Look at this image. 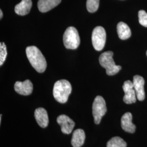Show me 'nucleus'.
Wrapping results in <instances>:
<instances>
[{
  "label": "nucleus",
  "instance_id": "1",
  "mask_svg": "<svg viewBox=\"0 0 147 147\" xmlns=\"http://www.w3.org/2000/svg\"><path fill=\"white\" fill-rule=\"evenodd\" d=\"M27 57L33 68L39 73L46 70L47 63L46 59L38 47L35 46L28 47L26 49Z\"/></svg>",
  "mask_w": 147,
  "mask_h": 147
},
{
  "label": "nucleus",
  "instance_id": "2",
  "mask_svg": "<svg viewBox=\"0 0 147 147\" xmlns=\"http://www.w3.org/2000/svg\"><path fill=\"white\" fill-rule=\"evenodd\" d=\"M71 90V86L68 81L61 80L57 81L54 84L53 95L56 101L64 104L68 101Z\"/></svg>",
  "mask_w": 147,
  "mask_h": 147
},
{
  "label": "nucleus",
  "instance_id": "3",
  "mask_svg": "<svg viewBox=\"0 0 147 147\" xmlns=\"http://www.w3.org/2000/svg\"><path fill=\"white\" fill-rule=\"evenodd\" d=\"M113 53L111 51L102 53L99 57L100 65L106 69V74L112 76L118 73L121 69L120 65H117L113 59Z\"/></svg>",
  "mask_w": 147,
  "mask_h": 147
},
{
  "label": "nucleus",
  "instance_id": "4",
  "mask_svg": "<svg viewBox=\"0 0 147 147\" xmlns=\"http://www.w3.org/2000/svg\"><path fill=\"white\" fill-rule=\"evenodd\" d=\"M63 43L68 49L75 50L79 47L80 38L78 30L74 27H69L63 35Z\"/></svg>",
  "mask_w": 147,
  "mask_h": 147
},
{
  "label": "nucleus",
  "instance_id": "5",
  "mask_svg": "<svg viewBox=\"0 0 147 147\" xmlns=\"http://www.w3.org/2000/svg\"><path fill=\"white\" fill-rule=\"evenodd\" d=\"M93 115L95 123L99 124L101 118L107 112V107L104 99L101 96H97L93 104Z\"/></svg>",
  "mask_w": 147,
  "mask_h": 147
},
{
  "label": "nucleus",
  "instance_id": "6",
  "mask_svg": "<svg viewBox=\"0 0 147 147\" xmlns=\"http://www.w3.org/2000/svg\"><path fill=\"white\" fill-rule=\"evenodd\" d=\"M106 33L102 27H96L93 30L92 36L93 46L96 51L102 50L105 47Z\"/></svg>",
  "mask_w": 147,
  "mask_h": 147
},
{
  "label": "nucleus",
  "instance_id": "7",
  "mask_svg": "<svg viewBox=\"0 0 147 147\" xmlns=\"http://www.w3.org/2000/svg\"><path fill=\"white\" fill-rule=\"evenodd\" d=\"M123 89L125 93L123 97V101L127 104H131L136 102V94L134 87L133 82L130 80L124 82L123 86Z\"/></svg>",
  "mask_w": 147,
  "mask_h": 147
},
{
  "label": "nucleus",
  "instance_id": "8",
  "mask_svg": "<svg viewBox=\"0 0 147 147\" xmlns=\"http://www.w3.org/2000/svg\"><path fill=\"white\" fill-rule=\"evenodd\" d=\"M133 84L136 94L137 98L140 101H143L145 99L144 92V80L140 75H135L133 78Z\"/></svg>",
  "mask_w": 147,
  "mask_h": 147
},
{
  "label": "nucleus",
  "instance_id": "9",
  "mask_svg": "<svg viewBox=\"0 0 147 147\" xmlns=\"http://www.w3.org/2000/svg\"><path fill=\"white\" fill-rule=\"evenodd\" d=\"M57 121L61 126V131L63 134H70L75 126V123L68 116L62 115L58 116Z\"/></svg>",
  "mask_w": 147,
  "mask_h": 147
},
{
  "label": "nucleus",
  "instance_id": "10",
  "mask_svg": "<svg viewBox=\"0 0 147 147\" xmlns=\"http://www.w3.org/2000/svg\"><path fill=\"white\" fill-rule=\"evenodd\" d=\"M33 84L29 80H26L24 82L17 81L14 84V89L16 92L22 95H30L33 92Z\"/></svg>",
  "mask_w": 147,
  "mask_h": 147
},
{
  "label": "nucleus",
  "instance_id": "11",
  "mask_svg": "<svg viewBox=\"0 0 147 147\" xmlns=\"http://www.w3.org/2000/svg\"><path fill=\"white\" fill-rule=\"evenodd\" d=\"M132 116L130 112H127L122 116L121 126L124 131L133 134L136 130V126L132 123Z\"/></svg>",
  "mask_w": 147,
  "mask_h": 147
},
{
  "label": "nucleus",
  "instance_id": "12",
  "mask_svg": "<svg viewBox=\"0 0 147 147\" xmlns=\"http://www.w3.org/2000/svg\"><path fill=\"white\" fill-rule=\"evenodd\" d=\"M34 117L38 125L42 128L47 127L49 124V118L47 111L44 108H38L34 112Z\"/></svg>",
  "mask_w": 147,
  "mask_h": 147
},
{
  "label": "nucleus",
  "instance_id": "13",
  "mask_svg": "<svg viewBox=\"0 0 147 147\" xmlns=\"http://www.w3.org/2000/svg\"><path fill=\"white\" fill-rule=\"evenodd\" d=\"M61 2V0H39L38 7L40 12L45 13L56 7Z\"/></svg>",
  "mask_w": 147,
  "mask_h": 147
},
{
  "label": "nucleus",
  "instance_id": "14",
  "mask_svg": "<svg viewBox=\"0 0 147 147\" xmlns=\"http://www.w3.org/2000/svg\"><path fill=\"white\" fill-rule=\"evenodd\" d=\"M32 6L31 0H22L21 2L16 5L15 12L19 16H26L30 13Z\"/></svg>",
  "mask_w": 147,
  "mask_h": 147
},
{
  "label": "nucleus",
  "instance_id": "15",
  "mask_svg": "<svg viewBox=\"0 0 147 147\" xmlns=\"http://www.w3.org/2000/svg\"><path fill=\"white\" fill-rule=\"evenodd\" d=\"M86 135L82 129H77L75 130L71 139V145L73 147H81L84 143Z\"/></svg>",
  "mask_w": 147,
  "mask_h": 147
},
{
  "label": "nucleus",
  "instance_id": "16",
  "mask_svg": "<svg viewBox=\"0 0 147 147\" xmlns=\"http://www.w3.org/2000/svg\"><path fill=\"white\" fill-rule=\"evenodd\" d=\"M117 30L118 37L121 40H126L131 37V32L130 27L123 22H120L118 24Z\"/></svg>",
  "mask_w": 147,
  "mask_h": 147
},
{
  "label": "nucleus",
  "instance_id": "17",
  "mask_svg": "<svg viewBox=\"0 0 147 147\" xmlns=\"http://www.w3.org/2000/svg\"><path fill=\"white\" fill-rule=\"evenodd\" d=\"M126 142L119 137H114L107 143V147H126Z\"/></svg>",
  "mask_w": 147,
  "mask_h": 147
},
{
  "label": "nucleus",
  "instance_id": "18",
  "mask_svg": "<svg viewBox=\"0 0 147 147\" xmlns=\"http://www.w3.org/2000/svg\"><path fill=\"white\" fill-rule=\"evenodd\" d=\"M99 0H87L86 7L90 13H94L99 8Z\"/></svg>",
  "mask_w": 147,
  "mask_h": 147
},
{
  "label": "nucleus",
  "instance_id": "19",
  "mask_svg": "<svg viewBox=\"0 0 147 147\" xmlns=\"http://www.w3.org/2000/svg\"><path fill=\"white\" fill-rule=\"evenodd\" d=\"M7 56V47L5 42L0 43V65H2Z\"/></svg>",
  "mask_w": 147,
  "mask_h": 147
},
{
  "label": "nucleus",
  "instance_id": "20",
  "mask_svg": "<svg viewBox=\"0 0 147 147\" xmlns=\"http://www.w3.org/2000/svg\"><path fill=\"white\" fill-rule=\"evenodd\" d=\"M139 22L143 26L147 27V13L143 10H141L138 12Z\"/></svg>",
  "mask_w": 147,
  "mask_h": 147
},
{
  "label": "nucleus",
  "instance_id": "21",
  "mask_svg": "<svg viewBox=\"0 0 147 147\" xmlns=\"http://www.w3.org/2000/svg\"><path fill=\"white\" fill-rule=\"evenodd\" d=\"M3 17V13H2V11L1 9L0 10V18L2 19Z\"/></svg>",
  "mask_w": 147,
  "mask_h": 147
},
{
  "label": "nucleus",
  "instance_id": "22",
  "mask_svg": "<svg viewBox=\"0 0 147 147\" xmlns=\"http://www.w3.org/2000/svg\"><path fill=\"white\" fill-rule=\"evenodd\" d=\"M146 54H147V53H146Z\"/></svg>",
  "mask_w": 147,
  "mask_h": 147
}]
</instances>
